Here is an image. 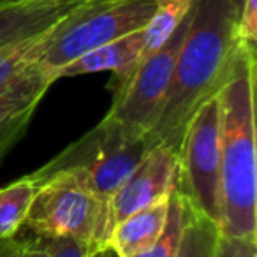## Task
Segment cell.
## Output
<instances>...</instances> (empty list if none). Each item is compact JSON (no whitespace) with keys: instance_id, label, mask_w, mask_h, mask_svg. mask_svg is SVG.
I'll use <instances>...</instances> for the list:
<instances>
[{"instance_id":"obj_2","label":"cell","mask_w":257,"mask_h":257,"mask_svg":"<svg viewBox=\"0 0 257 257\" xmlns=\"http://www.w3.org/2000/svg\"><path fill=\"white\" fill-rule=\"evenodd\" d=\"M217 95L220 113L218 232L257 239L255 46L239 43Z\"/></svg>"},{"instance_id":"obj_11","label":"cell","mask_w":257,"mask_h":257,"mask_svg":"<svg viewBox=\"0 0 257 257\" xmlns=\"http://www.w3.org/2000/svg\"><path fill=\"white\" fill-rule=\"evenodd\" d=\"M78 0H22L0 8V48L46 32Z\"/></svg>"},{"instance_id":"obj_13","label":"cell","mask_w":257,"mask_h":257,"mask_svg":"<svg viewBox=\"0 0 257 257\" xmlns=\"http://www.w3.org/2000/svg\"><path fill=\"white\" fill-rule=\"evenodd\" d=\"M194 4L196 0H155V15L143 29V51L140 64L168 43L169 37L190 15Z\"/></svg>"},{"instance_id":"obj_20","label":"cell","mask_w":257,"mask_h":257,"mask_svg":"<svg viewBox=\"0 0 257 257\" xmlns=\"http://www.w3.org/2000/svg\"><path fill=\"white\" fill-rule=\"evenodd\" d=\"M236 37L245 44L255 46L257 39V0H245L236 18Z\"/></svg>"},{"instance_id":"obj_24","label":"cell","mask_w":257,"mask_h":257,"mask_svg":"<svg viewBox=\"0 0 257 257\" xmlns=\"http://www.w3.org/2000/svg\"><path fill=\"white\" fill-rule=\"evenodd\" d=\"M16 2H22V0H0V8H6V6L16 4Z\"/></svg>"},{"instance_id":"obj_1","label":"cell","mask_w":257,"mask_h":257,"mask_svg":"<svg viewBox=\"0 0 257 257\" xmlns=\"http://www.w3.org/2000/svg\"><path fill=\"white\" fill-rule=\"evenodd\" d=\"M239 43L227 0H196L161 113L147 136L150 147L164 145L178 154L187 123L201 104L217 95Z\"/></svg>"},{"instance_id":"obj_9","label":"cell","mask_w":257,"mask_h":257,"mask_svg":"<svg viewBox=\"0 0 257 257\" xmlns=\"http://www.w3.org/2000/svg\"><path fill=\"white\" fill-rule=\"evenodd\" d=\"M53 81L36 64L0 88V161L25 136L37 106Z\"/></svg>"},{"instance_id":"obj_6","label":"cell","mask_w":257,"mask_h":257,"mask_svg":"<svg viewBox=\"0 0 257 257\" xmlns=\"http://www.w3.org/2000/svg\"><path fill=\"white\" fill-rule=\"evenodd\" d=\"M218 93V92H217ZM220 113L218 95L201 104L185 127L178 147L176 190L201 215L220 218Z\"/></svg>"},{"instance_id":"obj_14","label":"cell","mask_w":257,"mask_h":257,"mask_svg":"<svg viewBox=\"0 0 257 257\" xmlns=\"http://www.w3.org/2000/svg\"><path fill=\"white\" fill-rule=\"evenodd\" d=\"M36 194L37 183L30 175L0 189V239L11 238L23 227Z\"/></svg>"},{"instance_id":"obj_17","label":"cell","mask_w":257,"mask_h":257,"mask_svg":"<svg viewBox=\"0 0 257 257\" xmlns=\"http://www.w3.org/2000/svg\"><path fill=\"white\" fill-rule=\"evenodd\" d=\"M217 234V224L190 206L182 246L176 257H213Z\"/></svg>"},{"instance_id":"obj_19","label":"cell","mask_w":257,"mask_h":257,"mask_svg":"<svg viewBox=\"0 0 257 257\" xmlns=\"http://www.w3.org/2000/svg\"><path fill=\"white\" fill-rule=\"evenodd\" d=\"M213 257H257V239L232 238L218 232Z\"/></svg>"},{"instance_id":"obj_16","label":"cell","mask_w":257,"mask_h":257,"mask_svg":"<svg viewBox=\"0 0 257 257\" xmlns=\"http://www.w3.org/2000/svg\"><path fill=\"white\" fill-rule=\"evenodd\" d=\"M50 32L51 27L46 32L39 34L36 37L0 48V88L6 86L8 83H11L23 71H27V69L36 64V60L41 57L43 50L46 48Z\"/></svg>"},{"instance_id":"obj_8","label":"cell","mask_w":257,"mask_h":257,"mask_svg":"<svg viewBox=\"0 0 257 257\" xmlns=\"http://www.w3.org/2000/svg\"><path fill=\"white\" fill-rule=\"evenodd\" d=\"M178 182V154L164 145L152 147L116 190L109 204L111 231L123 218L169 199Z\"/></svg>"},{"instance_id":"obj_7","label":"cell","mask_w":257,"mask_h":257,"mask_svg":"<svg viewBox=\"0 0 257 257\" xmlns=\"http://www.w3.org/2000/svg\"><path fill=\"white\" fill-rule=\"evenodd\" d=\"M190 18L192 11L169 37L168 43L148 58H145L128 78V81L114 92L113 106L104 120L113 121L134 136H148L157 121L164 97L168 93L180 46L189 32Z\"/></svg>"},{"instance_id":"obj_4","label":"cell","mask_w":257,"mask_h":257,"mask_svg":"<svg viewBox=\"0 0 257 257\" xmlns=\"http://www.w3.org/2000/svg\"><path fill=\"white\" fill-rule=\"evenodd\" d=\"M155 0H78L53 27L36 65L57 81V72L81 55L143 30L155 15Z\"/></svg>"},{"instance_id":"obj_15","label":"cell","mask_w":257,"mask_h":257,"mask_svg":"<svg viewBox=\"0 0 257 257\" xmlns=\"http://www.w3.org/2000/svg\"><path fill=\"white\" fill-rule=\"evenodd\" d=\"M190 204L178 190L169 197L168 204V218H166V225L162 229L161 236L154 241L150 248L141 252L136 257H176L182 246L183 231H185L187 218H189Z\"/></svg>"},{"instance_id":"obj_23","label":"cell","mask_w":257,"mask_h":257,"mask_svg":"<svg viewBox=\"0 0 257 257\" xmlns=\"http://www.w3.org/2000/svg\"><path fill=\"white\" fill-rule=\"evenodd\" d=\"M227 2H229V6H231L232 13H234V18H238V15H239V11H241L243 2H245V0H227Z\"/></svg>"},{"instance_id":"obj_21","label":"cell","mask_w":257,"mask_h":257,"mask_svg":"<svg viewBox=\"0 0 257 257\" xmlns=\"http://www.w3.org/2000/svg\"><path fill=\"white\" fill-rule=\"evenodd\" d=\"M50 257H86L81 245L72 239H46Z\"/></svg>"},{"instance_id":"obj_5","label":"cell","mask_w":257,"mask_h":257,"mask_svg":"<svg viewBox=\"0 0 257 257\" xmlns=\"http://www.w3.org/2000/svg\"><path fill=\"white\" fill-rule=\"evenodd\" d=\"M23 227L43 239H72L86 255L107 246L111 236L109 211L67 175L37 183Z\"/></svg>"},{"instance_id":"obj_18","label":"cell","mask_w":257,"mask_h":257,"mask_svg":"<svg viewBox=\"0 0 257 257\" xmlns=\"http://www.w3.org/2000/svg\"><path fill=\"white\" fill-rule=\"evenodd\" d=\"M0 257H50L46 239L4 238L0 239Z\"/></svg>"},{"instance_id":"obj_10","label":"cell","mask_w":257,"mask_h":257,"mask_svg":"<svg viewBox=\"0 0 257 257\" xmlns=\"http://www.w3.org/2000/svg\"><path fill=\"white\" fill-rule=\"evenodd\" d=\"M141 51H143V30H138V32L111 41V43L102 44V46L81 55L71 64L62 67L57 72V79L109 71L113 74L109 81V88L116 92L136 71L141 58Z\"/></svg>"},{"instance_id":"obj_22","label":"cell","mask_w":257,"mask_h":257,"mask_svg":"<svg viewBox=\"0 0 257 257\" xmlns=\"http://www.w3.org/2000/svg\"><path fill=\"white\" fill-rule=\"evenodd\" d=\"M86 257H118V255H116V252L111 248V246H104V248L95 250V252L88 253Z\"/></svg>"},{"instance_id":"obj_12","label":"cell","mask_w":257,"mask_h":257,"mask_svg":"<svg viewBox=\"0 0 257 257\" xmlns=\"http://www.w3.org/2000/svg\"><path fill=\"white\" fill-rule=\"evenodd\" d=\"M168 204L169 199L161 201L118 222L111 231L107 246H111L118 257H136L150 248L166 225Z\"/></svg>"},{"instance_id":"obj_3","label":"cell","mask_w":257,"mask_h":257,"mask_svg":"<svg viewBox=\"0 0 257 257\" xmlns=\"http://www.w3.org/2000/svg\"><path fill=\"white\" fill-rule=\"evenodd\" d=\"M150 148L147 138L134 136L102 118L92 131L30 176L36 183L53 175L71 176L109 211L116 190Z\"/></svg>"}]
</instances>
